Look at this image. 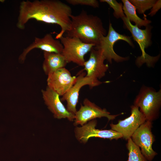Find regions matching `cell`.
<instances>
[{
    "label": "cell",
    "instance_id": "obj_1",
    "mask_svg": "<svg viewBox=\"0 0 161 161\" xmlns=\"http://www.w3.org/2000/svg\"><path fill=\"white\" fill-rule=\"evenodd\" d=\"M72 10L68 5L58 0H25L19 6L17 27L24 30L30 19L60 26L61 30L55 39H59L70 29Z\"/></svg>",
    "mask_w": 161,
    "mask_h": 161
},
{
    "label": "cell",
    "instance_id": "obj_2",
    "mask_svg": "<svg viewBox=\"0 0 161 161\" xmlns=\"http://www.w3.org/2000/svg\"><path fill=\"white\" fill-rule=\"evenodd\" d=\"M71 23L66 36L75 37L83 42L98 45L101 38L106 35L101 19L97 16L88 14L83 10L76 16H70Z\"/></svg>",
    "mask_w": 161,
    "mask_h": 161
},
{
    "label": "cell",
    "instance_id": "obj_3",
    "mask_svg": "<svg viewBox=\"0 0 161 161\" xmlns=\"http://www.w3.org/2000/svg\"><path fill=\"white\" fill-rule=\"evenodd\" d=\"M125 27L131 33L134 40L138 44L142 52V55L138 56L136 60V64L140 67L145 63L149 67H153L160 57V55L156 56H151L147 54L145 49L152 44L151 30L152 27L150 25L142 30L136 25L132 24L126 17L122 19Z\"/></svg>",
    "mask_w": 161,
    "mask_h": 161
},
{
    "label": "cell",
    "instance_id": "obj_4",
    "mask_svg": "<svg viewBox=\"0 0 161 161\" xmlns=\"http://www.w3.org/2000/svg\"><path fill=\"white\" fill-rule=\"evenodd\" d=\"M134 105L140 109L146 121L152 122L159 116L161 106V89L143 85L137 95Z\"/></svg>",
    "mask_w": 161,
    "mask_h": 161
},
{
    "label": "cell",
    "instance_id": "obj_5",
    "mask_svg": "<svg viewBox=\"0 0 161 161\" xmlns=\"http://www.w3.org/2000/svg\"><path fill=\"white\" fill-rule=\"evenodd\" d=\"M119 40L124 41L131 47H134L131 37L117 32L110 22L107 35L103 36L98 44L94 47L96 49L100 50L106 60L110 64L112 63V60L117 63L127 61L129 59V57H121L116 54L114 50V44Z\"/></svg>",
    "mask_w": 161,
    "mask_h": 161
},
{
    "label": "cell",
    "instance_id": "obj_6",
    "mask_svg": "<svg viewBox=\"0 0 161 161\" xmlns=\"http://www.w3.org/2000/svg\"><path fill=\"white\" fill-rule=\"evenodd\" d=\"M59 39L63 46L61 54L67 63L72 62L80 66H83L85 55L95 46L93 44L84 43L75 37L63 35Z\"/></svg>",
    "mask_w": 161,
    "mask_h": 161
},
{
    "label": "cell",
    "instance_id": "obj_7",
    "mask_svg": "<svg viewBox=\"0 0 161 161\" xmlns=\"http://www.w3.org/2000/svg\"><path fill=\"white\" fill-rule=\"evenodd\" d=\"M152 122L145 121L133 134L131 138L141 149L143 155L148 161H152L157 154L152 148L155 139L151 131Z\"/></svg>",
    "mask_w": 161,
    "mask_h": 161
},
{
    "label": "cell",
    "instance_id": "obj_8",
    "mask_svg": "<svg viewBox=\"0 0 161 161\" xmlns=\"http://www.w3.org/2000/svg\"><path fill=\"white\" fill-rule=\"evenodd\" d=\"M102 83L99 80L87 76L85 72L81 71L77 77L75 83L62 96L61 100L66 101L67 110L75 115L77 111L76 107L78 102L79 92L81 88L86 85H89L90 88H93L100 85Z\"/></svg>",
    "mask_w": 161,
    "mask_h": 161
},
{
    "label": "cell",
    "instance_id": "obj_9",
    "mask_svg": "<svg viewBox=\"0 0 161 161\" xmlns=\"http://www.w3.org/2000/svg\"><path fill=\"white\" fill-rule=\"evenodd\" d=\"M83 104L75 114V126H82L91 120L103 117H106L109 121L113 120L120 114L112 115L106 109L101 108L87 98L84 99Z\"/></svg>",
    "mask_w": 161,
    "mask_h": 161
},
{
    "label": "cell",
    "instance_id": "obj_10",
    "mask_svg": "<svg viewBox=\"0 0 161 161\" xmlns=\"http://www.w3.org/2000/svg\"><path fill=\"white\" fill-rule=\"evenodd\" d=\"M131 114L128 117L120 120L116 124H110L111 129L123 136V139L128 140L131 138L137 129L145 121L144 115L137 107L133 105L131 106Z\"/></svg>",
    "mask_w": 161,
    "mask_h": 161
},
{
    "label": "cell",
    "instance_id": "obj_11",
    "mask_svg": "<svg viewBox=\"0 0 161 161\" xmlns=\"http://www.w3.org/2000/svg\"><path fill=\"white\" fill-rule=\"evenodd\" d=\"M97 121L94 119L88 122L80 127H77L75 132L76 139L80 142L86 143L92 137L117 140L123 137L122 135L113 130H100L96 129Z\"/></svg>",
    "mask_w": 161,
    "mask_h": 161
},
{
    "label": "cell",
    "instance_id": "obj_12",
    "mask_svg": "<svg viewBox=\"0 0 161 161\" xmlns=\"http://www.w3.org/2000/svg\"><path fill=\"white\" fill-rule=\"evenodd\" d=\"M77 77L72 76L65 67L59 69L48 75L47 86L60 96L64 95L74 85Z\"/></svg>",
    "mask_w": 161,
    "mask_h": 161
},
{
    "label": "cell",
    "instance_id": "obj_13",
    "mask_svg": "<svg viewBox=\"0 0 161 161\" xmlns=\"http://www.w3.org/2000/svg\"><path fill=\"white\" fill-rule=\"evenodd\" d=\"M35 49H40L44 52L62 53L63 46L60 41L54 38L50 33L46 34L42 38L35 37L33 42L24 49L19 55V61L24 63L27 54Z\"/></svg>",
    "mask_w": 161,
    "mask_h": 161
},
{
    "label": "cell",
    "instance_id": "obj_14",
    "mask_svg": "<svg viewBox=\"0 0 161 161\" xmlns=\"http://www.w3.org/2000/svg\"><path fill=\"white\" fill-rule=\"evenodd\" d=\"M90 52L89 59L85 61L83 66L87 73L86 75L95 79H100L105 76L108 64H104L106 59L100 50L94 47Z\"/></svg>",
    "mask_w": 161,
    "mask_h": 161
},
{
    "label": "cell",
    "instance_id": "obj_15",
    "mask_svg": "<svg viewBox=\"0 0 161 161\" xmlns=\"http://www.w3.org/2000/svg\"><path fill=\"white\" fill-rule=\"evenodd\" d=\"M41 92L45 104L55 118H67L71 121L74 120L75 115L67 110L57 93L47 86L45 90H42Z\"/></svg>",
    "mask_w": 161,
    "mask_h": 161
},
{
    "label": "cell",
    "instance_id": "obj_16",
    "mask_svg": "<svg viewBox=\"0 0 161 161\" xmlns=\"http://www.w3.org/2000/svg\"><path fill=\"white\" fill-rule=\"evenodd\" d=\"M43 54L44 60L42 67L47 75L59 69L65 67L67 64L61 53L44 51Z\"/></svg>",
    "mask_w": 161,
    "mask_h": 161
},
{
    "label": "cell",
    "instance_id": "obj_17",
    "mask_svg": "<svg viewBox=\"0 0 161 161\" xmlns=\"http://www.w3.org/2000/svg\"><path fill=\"white\" fill-rule=\"evenodd\" d=\"M123 3V9L126 17L131 22H134L138 27H146L151 23V21L147 19L146 17L143 19L137 15L134 6L128 0H122Z\"/></svg>",
    "mask_w": 161,
    "mask_h": 161
},
{
    "label": "cell",
    "instance_id": "obj_18",
    "mask_svg": "<svg viewBox=\"0 0 161 161\" xmlns=\"http://www.w3.org/2000/svg\"><path fill=\"white\" fill-rule=\"evenodd\" d=\"M127 140L128 161H148L142 153L140 148L134 143L131 138Z\"/></svg>",
    "mask_w": 161,
    "mask_h": 161
},
{
    "label": "cell",
    "instance_id": "obj_19",
    "mask_svg": "<svg viewBox=\"0 0 161 161\" xmlns=\"http://www.w3.org/2000/svg\"><path fill=\"white\" fill-rule=\"evenodd\" d=\"M130 2L135 7L137 12L143 14L147 10L151 9L157 1L156 0H130Z\"/></svg>",
    "mask_w": 161,
    "mask_h": 161
},
{
    "label": "cell",
    "instance_id": "obj_20",
    "mask_svg": "<svg viewBox=\"0 0 161 161\" xmlns=\"http://www.w3.org/2000/svg\"><path fill=\"white\" fill-rule=\"evenodd\" d=\"M100 2H106L114 10L113 15L117 18L122 19L125 16L123 9V5L122 3H118L115 0H100Z\"/></svg>",
    "mask_w": 161,
    "mask_h": 161
},
{
    "label": "cell",
    "instance_id": "obj_21",
    "mask_svg": "<svg viewBox=\"0 0 161 161\" xmlns=\"http://www.w3.org/2000/svg\"><path fill=\"white\" fill-rule=\"evenodd\" d=\"M66 1L73 5H86L95 8L99 7V2L96 0H66Z\"/></svg>",
    "mask_w": 161,
    "mask_h": 161
},
{
    "label": "cell",
    "instance_id": "obj_22",
    "mask_svg": "<svg viewBox=\"0 0 161 161\" xmlns=\"http://www.w3.org/2000/svg\"><path fill=\"white\" fill-rule=\"evenodd\" d=\"M161 7V1L157 0L156 2L151 8V11L148 15L151 16L154 15Z\"/></svg>",
    "mask_w": 161,
    "mask_h": 161
}]
</instances>
